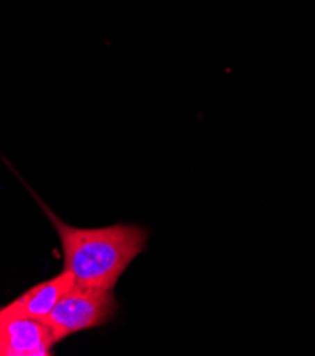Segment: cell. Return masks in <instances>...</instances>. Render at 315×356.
Returning a JSON list of instances; mask_svg holds the SVG:
<instances>
[{
    "mask_svg": "<svg viewBox=\"0 0 315 356\" xmlns=\"http://www.w3.org/2000/svg\"><path fill=\"white\" fill-rule=\"evenodd\" d=\"M58 232L64 270L79 286L114 291L120 277L145 248L148 232L135 225H114L102 229H79L51 215Z\"/></svg>",
    "mask_w": 315,
    "mask_h": 356,
    "instance_id": "6da1fadb",
    "label": "cell"
},
{
    "mask_svg": "<svg viewBox=\"0 0 315 356\" xmlns=\"http://www.w3.org/2000/svg\"><path fill=\"white\" fill-rule=\"evenodd\" d=\"M113 291H104L74 286L58 300L51 312L45 318L57 342L80 331L101 327L111 321L117 311Z\"/></svg>",
    "mask_w": 315,
    "mask_h": 356,
    "instance_id": "7a4b0ae2",
    "label": "cell"
},
{
    "mask_svg": "<svg viewBox=\"0 0 315 356\" xmlns=\"http://www.w3.org/2000/svg\"><path fill=\"white\" fill-rule=\"evenodd\" d=\"M5 338L3 356H47L57 343L45 319L30 316H0Z\"/></svg>",
    "mask_w": 315,
    "mask_h": 356,
    "instance_id": "3957f363",
    "label": "cell"
},
{
    "mask_svg": "<svg viewBox=\"0 0 315 356\" xmlns=\"http://www.w3.org/2000/svg\"><path fill=\"white\" fill-rule=\"evenodd\" d=\"M74 286V278L68 271L38 284L17 300L0 309V316H30L45 319L56 307L58 300Z\"/></svg>",
    "mask_w": 315,
    "mask_h": 356,
    "instance_id": "277c9868",
    "label": "cell"
},
{
    "mask_svg": "<svg viewBox=\"0 0 315 356\" xmlns=\"http://www.w3.org/2000/svg\"><path fill=\"white\" fill-rule=\"evenodd\" d=\"M3 352H5V338H3L2 325H0V356H3Z\"/></svg>",
    "mask_w": 315,
    "mask_h": 356,
    "instance_id": "5b68a950",
    "label": "cell"
}]
</instances>
